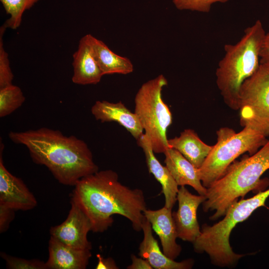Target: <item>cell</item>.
<instances>
[{"mask_svg":"<svg viewBox=\"0 0 269 269\" xmlns=\"http://www.w3.org/2000/svg\"><path fill=\"white\" fill-rule=\"evenodd\" d=\"M206 199V196L193 194L185 186L179 188L177 195L178 208L176 212H172L178 238L193 243L200 236L201 230L197 211Z\"/></svg>","mask_w":269,"mask_h":269,"instance_id":"cell-10","label":"cell"},{"mask_svg":"<svg viewBox=\"0 0 269 269\" xmlns=\"http://www.w3.org/2000/svg\"><path fill=\"white\" fill-rule=\"evenodd\" d=\"M92 231L91 223L86 214L71 200V208L66 220L50 229V236L74 248L91 250L87 235Z\"/></svg>","mask_w":269,"mask_h":269,"instance_id":"cell-9","label":"cell"},{"mask_svg":"<svg viewBox=\"0 0 269 269\" xmlns=\"http://www.w3.org/2000/svg\"><path fill=\"white\" fill-rule=\"evenodd\" d=\"M97 258L98 260L96 269H118L119 268L117 266L115 261L111 258H104L101 255L97 254Z\"/></svg>","mask_w":269,"mask_h":269,"instance_id":"cell-28","label":"cell"},{"mask_svg":"<svg viewBox=\"0 0 269 269\" xmlns=\"http://www.w3.org/2000/svg\"><path fill=\"white\" fill-rule=\"evenodd\" d=\"M269 62V25L266 32L260 52V63Z\"/></svg>","mask_w":269,"mask_h":269,"instance_id":"cell-29","label":"cell"},{"mask_svg":"<svg viewBox=\"0 0 269 269\" xmlns=\"http://www.w3.org/2000/svg\"><path fill=\"white\" fill-rule=\"evenodd\" d=\"M47 269H85L92 256L91 250L70 247L50 236Z\"/></svg>","mask_w":269,"mask_h":269,"instance_id":"cell-15","label":"cell"},{"mask_svg":"<svg viewBox=\"0 0 269 269\" xmlns=\"http://www.w3.org/2000/svg\"><path fill=\"white\" fill-rule=\"evenodd\" d=\"M93 55L103 75H127L133 72L134 65L127 57L112 51L102 40L90 34L85 35Z\"/></svg>","mask_w":269,"mask_h":269,"instance_id":"cell-19","label":"cell"},{"mask_svg":"<svg viewBox=\"0 0 269 269\" xmlns=\"http://www.w3.org/2000/svg\"><path fill=\"white\" fill-rule=\"evenodd\" d=\"M163 153L165 166L178 185L191 186L199 195L206 196L207 188L200 180L198 168L174 148L168 147Z\"/></svg>","mask_w":269,"mask_h":269,"instance_id":"cell-18","label":"cell"},{"mask_svg":"<svg viewBox=\"0 0 269 269\" xmlns=\"http://www.w3.org/2000/svg\"><path fill=\"white\" fill-rule=\"evenodd\" d=\"M14 210L0 204V232L6 231L14 218Z\"/></svg>","mask_w":269,"mask_h":269,"instance_id":"cell-26","label":"cell"},{"mask_svg":"<svg viewBox=\"0 0 269 269\" xmlns=\"http://www.w3.org/2000/svg\"><path fill=\"white\" fill-rule=\"evenodd\" d=\"M132 264L127 267L128 269H152L150 264L144 259L137 258L134 255H132Z\"/></svg>","mask_w":269,"mask_h":269,"instance_id":"cell-27","label":"cell"},{"mask_svg":"<svg viewBox=\"0 0 269 269\" xmlns=\"http://www.w3.org/2000/svg\"><path fill=\"white\" fill-rule=\"evenodd\" d=\"M229 0H173L175 7L179 10H190L208 12L211 6L216 2L225 3Z\"/></svg>","mask_w":269,"mask_h":269,"instance_id":"cell-24","label":"cell"},{"mask_svg":"<svg viewBox=\"0 0 269 269\" xmlns=\"http://www.w3.org/2000/svg\"><path fill=\"white\" fill-rule=\"evenodd\" d=\"M168 143L169 147L178 150L197 168L201 167L213 147L202 141L191 129H186L179 136L168 139Z\"/></svg>","mask_w":269,"mask_h":269,"instance_id":"cell-20","label":"cell"},{"mask_svg":"<svg viewBox=\"0 0 269 269\" xmlns=\"http://www.w3.org/2000/svg\"><path fill=\"white\" fill-rule=\"evenodd\" d=\"M93 116L102 123L114 122L125 128L137 140L144 133L139 120L121 101H97L91 109Z\"/></svg>","mask_w":269,"mask_h":269,"instance_id":"cell-13","label":"cell"},{"mask_svg":"<svg viewBox=\"0 0 269 269\" xmlns=\"http://www.w3.org/2000/svg\"><path fill=\"white\" fill-rule=\"evenodd\" d=\"M71 200L89 218L92 231L102 233L110 227L113 216L120 215L130 220L139 232L146 203L142 190L122 184L117 173L104 170L81 178L74 186Z\"/></svg>","mask_w":269,"mask_h":269,"instance_id":"cell-1","label":"cell"},{"mask_svg":"<svg viewBox=\"0 0 269 269\" xmlns=\"http://www.w3.org/2000/svg\"><path fill=\"white\" fill-rule=\"evenodd\" d=\"M269 169V140L254 154L234 161L225 174L207 188L202 207L205 212L215 211L210 220L225 216L229 207L249 192L268 186V179L261 177Z\"/></svg>","mask_w":269,"mask_h":269,"instance_id":"cell-3","label":"cell"},{"mask_svg":"<svg viewBox=\"0 0 269 269\" xmlns=\"http://www.w3.org/2000/svg\"><path fill=\"white\" fill-rule=\"evenodd\" d=\"M1 257L10 269H47L46 263L38 260H26L1 253Z\"/></svg>","mask_w":269,"mask_h":269,"instance_id":"cell-25","label":"cell"},{"mask_svg":"<svg viewBox=\"0 0 269 269\" xmlns=\"http://www.w3.org/2000/svg\"><path fill=\"white\" fill-rule=\"evenodd\" d=\"M269 197V189L251 198L238 200L229 207L222 220L212 226L203 224L200 236L193 243L194 251L207 254L216 266H234L244 255L235 253L230 246L232 230L237 224L248 219L255 210L264 206Z\"/></svg>","mask_w":269,"mask_h":269,"instance_id":"cell-5","label":"cell"},{"mask_svg":"<svg viewBox=\"0 0 269 269\" xmlns=\"http://www.w3.org/2000/svg\"><path fill=\"white\" fill-rule=\"evenodd\" d=\"M9 138L25 146L33 161L45 166L60 183L75 186L81 178L99 170L87 143L74 135L42 127L10 132Z\"/></svg>","mask_w":269,"mask_h":269,"instance_id":"cell-2","label":"cell"},{"mask_svg":"<svg viewBox=\"0 0 269 269\" xmlns=\"http://www.w3.org/2000/svg\"><path fill=\"white\" fill-rule=\"evenodd\" d=\"M138 145L144 153L145 161L149 173H151L161 185L165 198L164 206L172 209L177 201L179 190L178 184L166 166L162 165L156 157L150 142L143 133L137 140Z\"/></svg>","mask_w":269,"mask_h":269,"instance_id":"cell-14","label":"cell"},{"mask_svg":"<svg viewBox=\"0 0 269 269\" xmlns=\"http://www.w3.org/2000/svg\"><path fill=\"white\" fill-rule=\"evenodd\" d=\"M239 110L242 127L250 126L269 135V62L260 63L242 84Z\"/></svg>","mask_w":269,"mask_h":269,"instance_id":"cell-8","label":"cell"},{"mask_svg":"<svg viewBox=\"0 0 269 269\" xmlns=\"http://www.w3.org/2000/svg\"><path fill=\"white\" fill-rule=\"evenodd\" d=\"M171 210L165 206L155 210L146 209L144 215L159 237L164 254L174 260L182 248L176 242L178 236Z\"/></svg>","mask_w":269,"mask_h":269,"instance_id":"cell-12","label":"cell"},{"mask_svg":"<svg viewBox=\"0 0 269 269\" xmlns=\"http://www.w3.org/2000/svg\"><path fill=\"white\" fill-rule=\"evenodd\" d=\"M216 133L217 143L198 168L200 180L206 188L220 178L240 155L246 152L253 155L268 141L262 132L250 126L238 133L228 127L220 128Z\"/></svg>","mask_w":269,"mask_h":269,"instance_id":"cell-6","label":"cell"},{"mask_svg":"<svg viewBox=\"0 0 269 269\" xmlns=\"http://www.w3.org/2000/svg\"><path fill=\"white\" fill-rule=\"evenodd\" d=\"M150 223L146 219L142 224L143 238L139 247V256L146 260L155 269H189L194 265L192 259L176 262L166 256L161 251L152 232Z\"/></svg>","mask_w":269,"mask_h":269,"instance_id":"cell-16","label":"cell"},{"mask_svg":"<svg viewBox=\"0 0 269 269\" xmlns=\"http://www.w3.org/2000/svg\"><path fill=\"white\" fill-rule=\"evenodd\" d=\"M4 145L0 146V204L14 211H27L36 207L37 202L23 181L10 173L4 165L2 152Z\"/></svg>","mask_w":269,"mask_h":269,"instance_id":"cell-11","label":"cell"},{"mask_svg":"<svg viewBox=\"0 0 269 269\" xmlns=\"http://www.w3.org/2000/svg\"><path fill=\"white\" fill-rule=\"evenodd\" d=\"M266 34L263 25L257 20L244 30L234 44L224 45L225 55L216 71V84L225 104L239 110V92L243 82L260 64V52Z\"/></svg>","mask_w":269,"mask_h":269,"instance_id":"cell-4","label":"cell"},{"mask_svg":"<svg viewBox=\"0 0 269 269\" xmlns=\"http://www.w3.org/2000/svg\"><path fill=\"white\" fill-rule=\"evenodd\" d=\"M25 97L21 89L13 84L0 88V117L9 115L24 103Z\"/></svg>","mask_w":269,"mask_h":269,"instance_id":"cell-22","label":"cell"},{"mask_svg":"<svg viewBox=\"0 0 269 269\" xmlns=\"http://www.w3.org/2000/svg\"><path fill=\"white\" fill-rule=\"evenodd\" d=\"M72 66V81L76 84H97L104 76L85 36L81 38L78 49L73 55Z\"/></svg>","mask_w":269,"mask_h":269,"instance_id":"cell-17","label":"cell"},{"mask_svg":"<svg viewBox=\"0 0 269 269\" xmlns=\"http://www.w3.org/2000/svg\"><path fill=\"white\" fill-rule=\"evenodd\" d=\"M41 0H0L6 13L9 15L3 25L13 30L21 23L24 12Z\"/></svg>","mask_w":269,"mask_h":269,"instance_id":"cell-21","label":"cell"},{"mask_svg":"<svg viewBox=\"0 0 269 269\" xmlns=\"http://www.w3.org/2000/svg\"><path fill=\"white\" fill-rule=\"evenodd\" d=\"M6 29L3 25L0 28V88L12 84L14 77L8 53L3 46V35Z\"/></svg>","mask_w":269,"mask_h":269,"instance_id":"cell-23","label":"cell"},{"mask_svg":"<svg viewBox=\"0 0 269 269\" xmlns=\"http://www.w3.org/2000/svg\"><path fill=\"white\" fill-rule=\"evenodd\" d=\"M167 83L165 76L160 74L144 83L134 98V113L155 153H164L169 147L167 131L172 117L162 98V91Z\"/></svg>","mask_w":269,"mask_h":269,"instance_id":"cell-7","label":"cell"}]
</instances>
